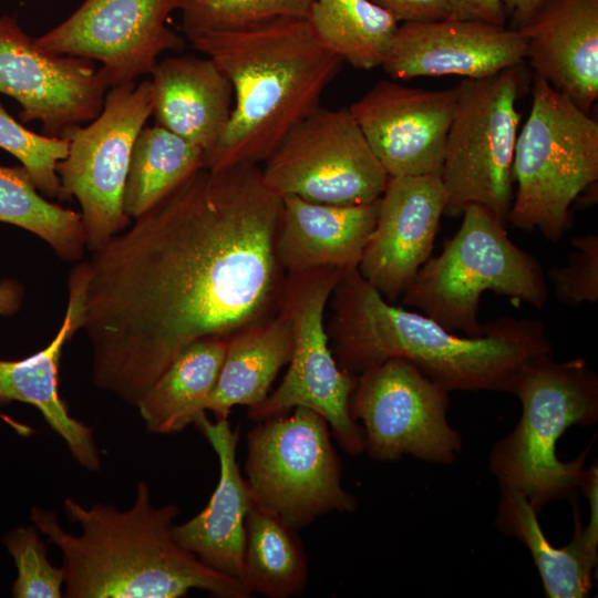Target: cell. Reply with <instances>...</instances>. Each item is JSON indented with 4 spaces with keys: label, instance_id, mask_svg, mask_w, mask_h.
<instances>
[{
    "label": "cell",
    "instance_id": "ffe728a7",
    "mask_svg": "<svg viewBox=\"0 0 598 598\" xmlns=\"http://www.w3.org/2000/svg\"><path fill=\"white\" fill-rule=\"evenodd\" d=\"M86 261L69 276V302L52 341L37 353L16 361L0 360V403L20 401L37 408L68 444L73 457L90 471L100 467L93 429L72 417L59 394V364L64 343L83 326Z\"/></svg>",
    "mask_w": 598,
    "mask_h": 598
},
{
    "label": "cell",
    "instance_id": "d6986e66",
    "mask_svg": "<svg viewBox=\"0 0 598 598\" xmlns=\"http://www.w3.org/2000/svg\"><path fill=\"white\" fill-rule=\"evenodd\" d=\"M518 31L536 76L588 113L598 97V0H544Z\"/></svg>",
    "mask_w": 598,
    "mask_h": 598
},
{
    "label": "cell",
    "instance_id": "603a6c76",
    "mask_svg": "<svg viewBox=\"0 0 598 598\" xmlns=\"http://www.w3.org/2000/svg\"><path fill=\"white\" fill-rule=\"evenodd\" d=\"M155 125L212 151L229 122L234 91L216 63L194 55L171 56L152 73Z\"/></svg>",
    "mask_w": 598,
    "mask_h": 598
},
{
    "label": "cell",
    "instance_id": "30bf717a",
    "mask_svg": "<svg viewBox=\"0 0 598 598\" xmlns=\"http://www.w3.org/2000/svg\"><path fill=\"white\" fill-rule=\"evenodd\" d=\"M342 271L322 267L286 274L279 311L292 331L289 368L278 388L248 408L247 415L259 422L299 406L310 409L328 422L340 446L355 456L364 452L362 426L350 413L358 375L337 363L324 324L326 305Z\"/></svg>",
    "mask_w": 598,
    "mask_h": 598
},
{
    "label": "cell",
    "instance_id": "8d00e7d4",
    "mask_svg": "<svg viewBox=\"0 0 598 598\" xmlns=\"http://www.w3.org/2000/svg\"><path fill=\"white\" fill-rule=\"evenodd\" d=\"M24 289L21 282L14 279L0 281V316L11 317L21 308Z\"/></svg>",
    "mask_w": 598,
    "mask_h": 598
},
{
    "label": "cell",
    "instance_id": "52a82bcc",
    "mask_svg": "<svg viewBox=\"0 0 598 598\" xmlns=\"http://www.w3.org/2000/svg\"><path fill=\"white\" fill-rule=\"evenodd\" d=\"M508 223L558 241L571 228V206L598 179V123L536 76L532 106L518 133Z\"/></svg>",
    "mask_w": 598,
    "mask_h": 598
},
{
    "label": "cell",
    "instance_id": "d4e9b609",
    "mask_svg": "<svg viewBox=\"0 0 598 598\" xmlns=\"http://www.w3.org/2000/svg\"><path fill=\"white\" fill-rule=\"evenodd\" d=\"M228 341L204 338L186 347L137 402L147 430L172 434L206 412Z\"/></svg>",
    "mask_w": 598,
    "mask_h": 598
},
{
    "label": "cell",
    "instance_id": "277c9868",
    "mask_svg": "<svg viewBox=\"0 0 598 598\" xmlns=\"http://www.w3.org/2000/svg\"><path fill=\"white\" fill-rule=\"evenodd\" d=\"M229 80L234 107L204 168L259 165L320 106L342 61L317 39L307 19L207 33L190 40Z\"/></svg>",
    "mask_w": 598,
    "mask_h": 598
},
{
    "label": "cell",
    "instance_id": "ba28073f",
    "mask_svg": "<svg viewBox=\"0 0 598 598\" xmlns=\"http://www.w3.org/2000/svg\"><path fill=\"white\" fill-rule=\"evenodd\" d=\"M245 461L252 503L296 529L331 512L357 508L355 496L341 484L329 424L310 409L259 421L247 434Z\"/></svg>",
    "mask_w": 598,
    "mask_h": 598
},
{
    "label": "cell",
    "instance_id": "e0dca14e",
    "mask_svg": "<svg viewBox=\"0 0 598 598\" xmlns=\"http://www.w3.org/2000/svg\"><path fill=\"white\" fill-rule=\"evenodd\" d=\"M445 206L440 174L389 177L358 270L391 303L431 257Z\"/></svg>",
    "mask_w": 598,
    "mask_h": 598
},
{
    "label": "cell",
    "instance_id": "f1b7e54d",
    "mask_svg": "<svg viewBox=\"0 0 598 598\" xmlns=\"http://www.w3.org/2000/svg\"><path fill=\"white\" fill-rule=\"evenodd\" d=\"M205 151L161 126H144L132 148L124 188V210L135 219L194 172Z\"/></svg>",
    "mask_w": 598,
    "mask_h": 598
},
{
    "label": "cell",
    "instance_id": "cb8c5ba5",
    "mask_svg": "<svg viewBox=\"0 0 598 598\" xmlns=\"http://www.w3.org/2000/svg\"><path fill=\"white\" fill-rule=\"evenodd\" d=\"M582 489L589 499L590 517L581 525L575 511V533L567 546L554 547L543 534L537 513L515 492L502 491L495 524L505 535L519 539L530 551L549 598L587 597L594 584L598 558V471L589 468Z\"/></svg>",
    "mask_w": 598,
    "mask_h": 598
},
{
    "label": "cell",
    "instance_id": "ac0fdd59",
    "mask_svg": "<svg viewBox=\"0 0 598 598\" xmlns=\"http://www.w3.org/2000/svg\"><path fill=\"white\" fill-rule=\"evenodd\" d=\"M525 50L520 32L505 25L452 18L400 22L381 68L393 80L482 79L519 65Z\"/></svg>",
    "mask_w": 598,
    "mask_h": 598
},
{
    "label": "cell",
    "instance_id": "4dcf8cb0",
    "mask_svg": "<svg viewBox=\"0 0 598 598\" xmlns=\"http://www.w3.org/2000/svg\"><path fill=\"white\" fill-rule=\"evenodd\" d=\"M312 0H181V29L193 40L286 20L307 19Z\"/></svg>",
    "mask_w": 598,
    "mask_h": 598
},
{
    "label": "cell",
    "instance_id": "d590c367",
    "mask_svg": "<svg viewBox=\"0 0 598 598\" xmlns=\"http://www.w3.org/2000/svg\"><path fill=\"white\" fill-rule=\"evenodd\" d=\"M450 17L505 25L507 16L503 0H448Z\"/></svg>",
    "mask_w": 598,
    "mask_h": 598
},
{
    "label": "cell",
    "instance_id": "5b68a950",
    "mask_svg": "<svg viewBox=\"0 0 598 598\" xmlns=\"http://www.w3.org/2000/svg\"><path fill=\"white\" fill-rule=\"evenodd\" d=\"M550 354L527 360L514 374L507 392L519 399L522 414L515 429L495 443L488 463L501 489L523 495L537 514L582 488L589 448L563 462L556 444L568 427L598 420V377L587 360L557 362Z\"/></svg>",
    "mask_w": 598,
    "mask_h": 598
},
{
    "label": "cell",
    "instance_id": "f546056e",
    "mask_svg": "<svg viewBox=\"0 0 598 598\" xmlns=\"http://www.w3.org/2000/svg\"><path fill=\"white\" fill-rule=\"evenodd\" d=\"M0 221L40 237L66 261H79L86 249L80 213L47 200L22 165H0Z\"/></svg>",
    "mask_w": 598,
    "mask_h": 598
},
{
    "label": "cell",
    "instance_id": "1f68e13d",
    "mask_svg": "<svg viewBox=\"0 0 598 598\" xmlns=\"http://www.w3.org/2000/svg\"><path fill=\"white\" fill-rule=\"evenodd\" d=\"M69 136L38 134L13 118L0 102V148L14 156L27 169L38 190L63 200L56 164L69 152Z\"/></svg>",
    "mask_w": 598,
    "mask_h": 598
},
{
    "label": "cell",
    "instance_id": "8fae6325",
    "mask_svg": "<svg viewBox=\"0 0 598 598\" xmlns=\"http://www.w3.org/2000/svg\"><path fill=\"white\" fill-rule=\"evenodd\" d=\"M153 112L152 82L110 87L101 113L84 127L73 128L65 158L56 164L63 200L75 197L81 207L86 249L91 252L124 230V188L131 153Z\"/></svg>",
    "mask_w": 598,
    "mask_h": 598
},
{
    "label": "cell",
    "instance_id": "e575fe53",
    "mask_svg": "<svg viewBox=\"0 0 598 598\" xmlns=\"http://www.w3.org/2000/svg\"><path fill=\"white\" fill-rule=\"evenodd\" d=\"M399 22L441 20L450 17L448 0H370Z\"/></svg>",
    "mask_w": 598,
    "mask_h": 598
},
{
    "label": "cell",
    "instance_id": "7a4b0ae2",
    "mask_svg": "<svg viewBox=\"0 0 598 598\" xmlns=\"http://www.w3.org/2000/svg\"><path fill=\"white\" fill-rule=\"evenodd\" d=\"M326 326L339 367L352 374L401 358L450 391H505L527 360L551 353L544 324L503 317L477 338L460 337L440 323L394 306L358 268L346 269L330 296Z\"/></svg>",
    "mask_w": 598,
    "mask_h": 598
},
{
    "label": "cell",
    "instance_id": "8992f818",
    "mask_svg": "<svg viewBox=\"0 0 598 598\" xmlns=\"http://www.w3.org/2000/svg\"><path fill=\"white\" fill-rule=\"evenodd\" d=\"M461 215L456 234L439 256L427 259L403 292V305L471 338L487 331V323L477 318L485 291L543 309L547 286L537 258L516 246L506 226L486 207L471 204Z\"/></svg>",
    "mask_w": 598,
    "mask_h": 598
},
{
    "label": "cell",
    "instance_id": "d6a6232c",
    "mask_svg": "<svg viewBox=\"0 0 598 598\" xmlns=\"http://www.w3.org/2000/svg\"><path fill=\"white\" fill-rule=\"evenodd\" d=\"M4 543L18 568L12 586L13 597H62L64 568L49 561L45 544L39 538L37 527H20L7 535Z\"/></svg>",
    "mask_w": 598,
    "mask_h": 598
},
{
    "label": "cell",
    "instance_id": "9a60e30c",
    "mask_svg": "<svg viewBox=\"0 0 598 598\" xmlns=\"http://www.w3.org/2000/svg\"><path fill=\"white\" fill-rule=\"evenodd\" d=\"M109 89L91 60L47 52L16 17H0V93L21 105L22 122H40L47 136H66L101 113Z\"/></svg>",
    "mask_w": 598,
    "mask_h": 598
},
{
    "label": "cell",
    "instance_id": "2e32d148",
    "mask_svg": "<svg viewBox=\"0 0 598 598\" xmlns=\"http://www.w3.org/2000/svg\"><path fill=\"white\" fill-rule=\"evenodd\" d=\"M457 95L380 80L349 111L389 177L441 174Z\"/></svg>",
    "mask_w": 598,
    "mask_h": 598
},
{
    "label": "cell",
    "instance_id": "3957f363",
    "mask_svg": "<svg viewBox=\"0 0 598 598\" xmlns=\"http://www.w3.org/2000/svg\"><path fill=\"white\" fill-rule=\"evenodd\" d=\"M63 508L81 533L63 529L52 511L33 507L38 530L63 556L68 598H179L202 589L220 598H249L240 579L217 571L181 547L173 537L178 507H154L141 482L131 508L65 498Z\"/></svg>",
    "mask_w": 598,
    "mask_h": 598
},
{
    "label": "cell",
    "instance_id": "7c38bea8",
    "mask_svg": "<svg viewBox=\"0 0 598 598\" xmlns=\"http://www.w3.org/2000/svg\"><path fill=\"white\" fill-rule=\"evenodd\" d=\"M264 164L262 179L271 190L313 203H371L389 181L349 109L319 106Z\"/></svg>",
    "mask_w": 598,
    "mask_h": 598
},
{
    "label": "cell",
    "instance_id": "83f0119b",
    "mask_svg": "<svg viewBox=\"0 0 598 598\" xmlns=\"http://www.w3.org/2000/svg\"><path fill=\"white\" fill-rule=\"evenodd\" d=\"M307 20L322 45L359 70L382 66L400 24L370 0H312Z\"/></svg>",
    "mask_w": 598,
    "mask_h": 598
},
{
    "label": "cell",
    "instance_id": "6da1fadb",
    "mask_svg": "<svg viewBox=\"0 0 598 598\" xmlns=\"http://www.w3.org/2000/svg\"><path fill=\"white\" fill-rule=\"evenodd\" d=\"M281 210L259 165L203 167L92 251L82 329L94 385L136 405L193 342L270 323Z\"/></svg>",
    "mask_w": 598,
    "mask_h": 598
},
{
    "label": "cell",
    "instance_id": "5bb4252c",
    "mask_svg": "<svg viewBox=\"0 0 598 598\" xmlns=\"http://www.w3.org/2000/svg\"><path fill=\"white\" fill-rule=\"evenodd\" d=\"M181 0H84L62 23L35 39L47 52L101 62L110 87L151 74L165 51L184 47L166 22Z\"/></svg>",
    "mask_w": 598,
    "mask_h": 598
},
{
    "label": "cell",
    "instance_id": "7402d4cb",
    "mask_svg": "<svg viewBox=\"0 0 598 598\" xmlns=\"http://www.w3.org/2000/svg\"><path fill=\"white\" fill-rule=\"evenodd\" d=\"M276 252L286 274L322 267L358 268L374 228L380 198L333 205L285 195Z\"/></svg>",
    "mask_w": 598,
    "mask_h": 598
},
{
    "label": "cell",
    "instance_id": "9c48e42d",
    "mask_svg": "<svg viewBox=\"0 0 598 598\" xmlns=\"http://www.w3.org/2000/svg\"><path fill=\"white\" fill-rule=\"evenodd\" d=\"M519 65L482 79H463L451 123L441 179L446 194L444 215L461 216L477 204L507 226L513 202V159L520 114Z\"/></svg>",
    "mask_w": 598,
    "mask_h": 598
},
{
    "label": "cell",
    "instance_id": "4fadbf2b",
    "mask_svg": "<svg viewBox=\"0 0 598 598\" xmlns=\"http://www.w3.org/2000/svg\"><path fill=\"white\" fill-rule=\"evenodd\" d=\"M448 403L447 390L410 361L392 358L358 375L350 413L361 421L364 452L373 460L412 455L447 464L462 450L460 433L447 422Z\"/></svg>",
    "mask_w": 598,
    "mask_h": 598
},
{
    "label": "cell",
    "instance_id": "44dd1931",
    "mask_svg": "<svg viewBox=\"0 0 598 598\" xmlns=\"http://www.w3.org/2000/svg\"><path fill=\"white\" fill-rule=\"evenodd\" d=\"M194 424L218 456L219 480L206 507L184 524L173 526V537L206 566L239 579L245 520L252 504L236 457L239 429L233 430L228 417L212 422L205 412Z\"/></svg>",
    "mask_w": 598,
    "mask_h": 598
},
{
    "label": "cell",
    "instance_id": "484cf974",
    "mask_svg": "<svg viewBox=\"0 0 598 598\" xmlns=\"http://www.w3.org/2000/svg\"><path fill=\"white\" fill-rule=\"evenodd\" d=\"M291 352V326L280 311L265 327L229 340L206 411L226 419L235 405L250 408L264 401Z\"/></svg>",
    "mask_w": 598,
    "mask_h": 598
},
{
    "label": "cell",
    "instance_id": "74e56055",
    "mask_svg": "<svg viewBox=\"0 0 598 598\" xmlns=\"http://www.w3.org/2000/svg\"><path fill=\"white\" fill-rule=\"evenodd\" d=\"M503 2L512 29L518 30L532 18L544 0H503Z\"/></svg>",
    "mask_w": 598,
    "mask_h": 598
},
{
    "label": "cell",
    "instance_id": "4316f807",
    "mask_svg": "<svg viewBox=\"0 0 598 598\" xmlns=\"http://www.w3.org/2000/svg\"><path fill=\"white\" fill-rule=\"evenodd\" d=\"M297 530L277 514L251 504L239 577L251 594L290 598L303 592L309 567Z\"/></svg>",
    "mask_w": 598,
    "mask_h": 598
},
{
    "label": "cell",
    "instance_id": "836d02e7",
    "mask_svg": "<svg viewBox=\"0 0 598 598\" xmlns=\"http://www.w3.org/2000/svg\"><path fill=\"white\" fill-rule=\"evenodd\" d=\"M574 250L565 266H554L548 277L556 299L567 306L598 301V236L594 234L571 238Z\"/></svg>",
    "mask_w": 598,
    "mask_h": 598
}]
</instances>
